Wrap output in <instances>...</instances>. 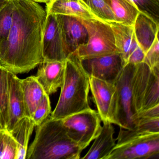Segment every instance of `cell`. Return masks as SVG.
Masks as SVG:
<instances>
[{
    "label": "cell",
    "mask_w": 159,
    "mask_h": 159,
    "mask_svg": "<svg viewBox=\"0 0 159 159\" xmlns=\"http://www.w3.org/2000/svg\"><path fill=\"white\" fill-rule=\"evenodd\" d=\"M12 24L0 47V66L14 74L27 73L43 61V39L47 13L32 0H13Z\"/></svg>",
    "instance_id": "cell-1"
},
{
    "label": "cell",
    "mask_w": 159,
    "mask_h": 159,
    "mask_svg": "<svg viewBox=\"0 0 159 159\" xmlns=\"http://www.w3.org/2000/svg\"><path fill=\"white\" fill-rule=\"evenodd\" d=\"M89 76L75 52L66 60L64 81L55 108L50 117L61 120L71 114L91 108Z\"/></svg>",
    "instance_id": "cell-2"
},
{
    "label": "cell",
    "mask_w": 159,
    "mask_h": 159,
    "mask_svg": "<svg viewBox=\"0 0 159 159\" xmlns=\"http://www.w3.org/2000/svg\"><path fill=\"white\" fill-rule=\"evenodd\" d=\"M82 151L69 137L61 120L50 116L37 126L26 159H80Z\"/></svg>",
    "instance_id": "cell-3"
},
{
    "label": "cell",
    "mask_w": 159,
    "mask_h": 159,
    "mask_svg": "<svg viewBox=\"0 0 159 159\" xmlns=\"http://www.w3.org/2000/svg\"><path fill=\"white\" fill-rule=\"evenodd\" d=\"M136 65L127 63L115 81V90L109 115V121L125 129L137 125L133 104L132 84Z\"/></svg>",
    "instance_id": "cell-4"
},
{
    "label": "cell",
    "mask_w": 159,
    "mask_h": 159,
    "mask_svg": "<svg viewBox=\"0 0 159 159\" xmlns=\"http://www.w3.org/2000/svg\"><path fill=\"white\" fill-rule=\"evenodd\" d=\"M132 94L136 118L138 113L159 105V70H152L144 62L136 65Z\"/></svg>",
    "instance_id": "cell-5"
},
{
    "label": "cell",
    "mask_w": 159,
    "mask_h": 159,
    "mask_svg": "<svg viewBox=\"0 0 159 159\" xmlns=\"http://www.w3.org/2000/svg\"><path fill=\"white\" fill-rule=\"evenodd\" d=\"M80 20L88 34L87 42L75 51L81 60L119 53L109 23L98 19Z\"/></svg>",
    "instance_id": "cell-6"
},
{
    "label": "cell",
    "mask_w": 159,
    "mask_h": 159,
    "mask_svg": "<svg viewBox=\"0 0 159 159\" xmlns=\"http://www.w3.org/2000/svg\"><path fill=\"white\" fill-rule=\"evenodd\" d=\"M60 120L69 137L82 150L98 135L102 129L98 112L91 108Z\"/></svg>",
    "instance_id": "cell-7"
},
{
    "label": "cell",
    "mask_w": 159,
    "mask_h": 159,
    "mask_svg": "<svg viewBox=\"0 0 159 159\" xmlns=\"http://www.w3.org/2000/svg\"><path fill=\"white\" fill-rule=\"evenodd\" d=\"M43 61H65L71 54L60 16L47 15L43 39Z\"/></svg>",
    "instance_id": "cell-8"
},
{
    "label": "cell",
    "mask_w": 159,
    "mask_h": 159,
    "mask_svg": "<svg viewBox=\"0 0 159 159\" xmlns=\"http://www.w3.org/2000/svg\"><path fill=\"white\" fill-rule=\"evenodd\" d=\"M159 159V133L116 145L107 159Z\"/></svg>",
    "instance_id": "cell-9"
},
{
    "label": "cell",
    "mask_w": 159,
    "mask_h": 159,
    "mask_svg": "<svg viewBox=\"0 0 159 159\" xmlns=\"http://www.w3.org/2000/svg\"><path fill=\"white\" fill-rule=\"evenodd\" d=\"M81 62L88 76L112 84L115 83L125 66L119 53L82 59Z\"/></svg>",
    "instance_id": "cell-10"
},
{
    "label": "cell",
    "mask_w": 159,
    "mask_h": 159,
    "mask_svg": "<svg viewBox=\"0 0 159 159\" xmlns=\"http://www.w3.org/2000/svg\"><path fill=\"white\" fill-rule=\"evenodd\" d=\"M39 66L35 76L44 92L49 96L56 93L64 81L66 60L43 61Z\"/></svg>",
    "instance_id": "cell-11"
},
{
    "label": "cell",
    "mask_w": 159,
    "mask_h": 159,
    "mask_svg": "<svg viewBox=\"0 0 159 159\" xmlns=\"http://www.w3.org/2000/svg\"><path fill=\"white\" fill-rule=\"evenodd\" d=\"M9 98L8 122L6 130L11 131L15 125L25 116V103L21 85V79L9 72Z\"/></svg>",
    "instance_id": "cell-12"
},
{
    "label": "cell",
    "mask_w": 159,
    "mask_h": 159,
    "mask_svg": "<svg viewBox=\"0 0 159 159\" xmlns=\"http://www.w3.org/2000/svg\"><path fill=\"white\" fill-rule=\"evenodd\" d=\"M89 80L90 90L101 121H109L111 107L116 90L115 84L93 76H89Z\"/></svg>",
    "instance_id": "cell-13"
},
{
    "label": "cell",
    "mask_w": 159,
    "mask_h": 159,
    "mask_svg": "<svg viewBox=\"0 0 159 159\" xmlns=\"http://www.w3.org/2000/svg\"><path fill=\"white\" fill-rule=\"evenodd\" d=\"M46 4L47 15L72 16L84 20H99L83 0H52Z\"/></svg>",
    "instance_id": "cell-14"
},
{
    "label": "cell",
    "mask_w": 159,
    "mask_h": 159,
    "mask_svg": "<svg viewBox=\"0 0 159 159\" xmlns=\"http://www.w3.org/2000/svg\"><path fill=\"white\" fill-rule=\"evenodd\" d=\"M101 132L95 139L93 143L82 159H107L116 146V139L113 138L115 130L112 123L103 122Z\"/></svg>",
    "instance_id": "cell-15"
},
{
    "label": "cell",
    "mask_w": 159,
    "mask_h": 159,
    "mask_svg": "<svg viewBox=\"0 0 159 159\" xmlns=\"http://www.w3.org/2000/svg\"><path fill=\"white\" fill-rule=\"evenodd\" d=\"M109 24L113 32L116 48L125 66L130 54L139 45L134 34V26L126 25L116 22Z\"/></svg>",
    "instance_id": "cell-16"
},
{
    "label": "cell",
    "mask_w": 159,
    "mask_h": 159,
    "mask_svg": "<svg viewBox=\"0 0 159 159\" xmlns=\"http://www.w3.org/2000/svg\"><path fill=\"white\" fill-rule=\"evenodd\" d=\"M134 30L139 45L146 53L159 34V24L139 12L134 25Z\"/></svg>",
    "instance_id": "cell-17"
},
{
    "label": "cell",
    "mask_w": 159,
    "mask_h": 159,
    "mask_svg": "<svg viewBox=\"0 0 159 159\" xmlns=\"http://www.w3.org/2000/svg\"><path fill=\"white\" fill-rule=\"evenodd\" d=\"M67 44L71 54L88 41L87 30L81 20L72 16L59 15Z\"/></svg>",
    "instance_id": "cell-18"
},
{
    "label": "cell",
    "mask_w": 159,
    "mask_h": 159,
    "mask_svg": "<svg viewBox=\"0 0 159 159\" xmlns=\"http://www.w3.org/2000/svg\"><path fill=\"white\" fill-rule=\"evenodd\" d=\"M21 85L25 103V116L32 119L36 108L46 93L36 76L21 80Z\"/></svg>",
    "instance_id": "cell-19"
},
{
    "label": "cell",
    "mask_w": 159,
    "mask_h": 159,
    "mask_svg": "<svg viewBox=\"0 0 159 159\" xmlns=\"http://www.w3.org/2000/svg\"><path fill=\"white\" fill-rule=\"evenodd\" d=\"M35 126L36 125L32 119L25 116L10 131L17 143V152L16 159H26L30 139Z\"/></svg>",
    "instance_id": "cell-20"
},
{
    "label": "cell",
    "mask_w": 159,
    "mask_h": 159,
    "mask_svg": "<svg viewBox=\"0 0 159 159\" xmlns=\"http://www.w3.org/2000/svg\"><path fill=\"white\" fill-rule=\"evenodd\" d=\"M158 133H159V118L140 119L133 129L129 130L120 127L116 139V145H120L140 137Z\"/></svg>",
    "instance_id": "cell-21"
},
{
    "label": "cell",
    "mask_w": 159,
    "mask_h": 159,
    "mask_svg": "<svg viewBox=\"0 0 159 159\" xmlns=\"http://www.w3.org/2000/svg\"><path fill=\"white\" fill-rule=\"evenodd\" d=\"M105 1L111 9L116 22L134 26L139 11L132 0Z\"/></svg>",
    "instance_id": "cell-22"
},
{
    "label": "cell",
    "mask_w": 159,
    "mask_h": 159,
    "mask_svg": "<svg viewBox=\"0 0 159 159\" xmlns=\"http://www.w3.org/2000/svg\"><path fill=\"white\" fill-rule=\"evenodd\" d=\"M9 71L0 66V121L6 130L8 122Z\"/></svg>",
    "instance_id": "cell-23"
},
{
    "label": "cell",
    "mask_w": 159,
    "mask_h": 159,
    "mask_svg": "<svg viewBox=\"0 0 159 159\" xmlns=\"http://www.w3.org/2000/svg\"><path fill=\"white\" fill-rule=\"evenodd\" d=\"M83 1L99 20L107 23L116 22L111 9L105 0H83Z\"/></svg>",
    "instance_id": "cell-24"
},
{
    "label": "cell",
    "mask_w": 159,
    "mask_h": 159,
    "mask_svg": "<svg viewBox=\"0 0 159 159\" xmlns=\"http://www.w3.org/2000/svg\"><path fill=\"white\" fill-rule=\"evenodd\" d=\"M17 152V143L10 132L0 131V159H16Z\"/></svg>",
    "instance_id": "cell-25"
},
{
    "label": "cell",
    "mask_w": 159,
    "mask_h": 159,
    "mask_svg": "<svg viewBox=\"0 0 159 159\" xmlns=\"http://www.w3.org/2000/svg\"><path fill=\"white\" fill-rule=\"evenodd\" d=\"M13 0H9L8 3L0 12V47L6 41L12 24Z\"/></svg>",
    "instance_id": "cell-26"
},
{
    "label": "cell",
    "mask_w": 159,
    "mask_h": 159,
    "mask_svg": "<svg viewBox=\"0 0 159 159\" xmlns=\"http://www.w3.org/2000/svg\"><path fill=\"white\" fill-rule=\"evenodd\" d=\"M139 12L159 24V0H132Z\"/></svg>",
    "instance_id": "cell-27"
},
{
    "label": "cell",
    "mask_w": 159,
    "mask_h": 159,
    "mask_svg": "<svg viewBox=\"0 0 159 159\" xmlns=\"http://www.w3.org/2000/svg\"><path fill=\"white\" fill-rule=\"evenodd\" d=\"M52 111L49 95L45 93L38 105L33 114L32 119L36 126L39 125L46 120Z\"/></svg>",
    "instance_id": "cell-28"
},
{
    "label": "cell",
    "mask_w": 159,
    "mask_h": 159,
    "mask_svg": "<svg viewBox=\"0 0 159 159\" xmlns=\"http://www.w3.org/2000/svg\"><path fill=\"white\" fill-rule=\"evenodd\" d=\"M143 62L152 70L159 69V43L158 35L145 53Z\"/></svg>",
    "instance_id": "cell-29"
},
{
    "label": "cell",
    "mask_w": 159,
    "mask_h": 159,
    "mask_svg": "<svg viewBox=\"0 0 159 159\" xmlns=\"http://www.w3.org/2000/svg\"><path fill=\"white\" fill-rule=\"evenodd\" d=\"M159 118V105L143 111L137 114V122L140 119H153ZM138 124V123H137Z\"/></svg>",
    "instance_id": "cell-30"
},
{
    "label": "cell",
    "mask_w": 159,
    "mask_h": 159,
    "mask_svg": "<svg viewBox=\"0 0 159 159\" xmlns=\"http://www.w3.org/2000/svg\"><path fill=\"white\" fill-rule=\"evenodd\" d=\"M145 54L139 45L134 49L130 54L127 61V63L137 65L144 61Z\"/></svg>",
    "instance_id": "cell-31"
},
{
    "label": "cell",
    "mask_w": 159,
    "mask_h": 159,
    "mask_svg": "<svg viewBox=\"0 0 159 159\" xmlns=\"http://www.w3.org/2000/svg\"><path fill=\"white\" fill-rule=\"evenodd\" d=\"M9 0H0V12L1 11L4 6L6 5Z\"/></svg>",
    "instance_id": "cell-32"
},
{
    "label": "cell",
    "mask_w": 159,
    "mask_h": 159,
    "mask_svg": "<svg viewBox=\"0 0 159 159\" xmlns=\"http://www.w3.org/2000/svg\"><path fill=\"white\" fill-rule=\"evenodd\" d=\"M33 1L36 2L38 3H47L51 1L52 0H32Z\"/></svg>",
    "instance_id": "cell-33"
},
{
    "label": "cell",
    "mask_w": 159,
    "mask_h": 159,
    "mask_svg": "<svg viewBox=\"0 0 159 159\" xmlns=\"http://www.w3.org/2000/svg\"><path fill=\"white\" fill-rule=\"evenodd\" d=\"M2 130H4V128L2 127V125L1 121H0V131H1Z\"/></svg>",
    "instance_id": "cell-34"
}]
</instances>
